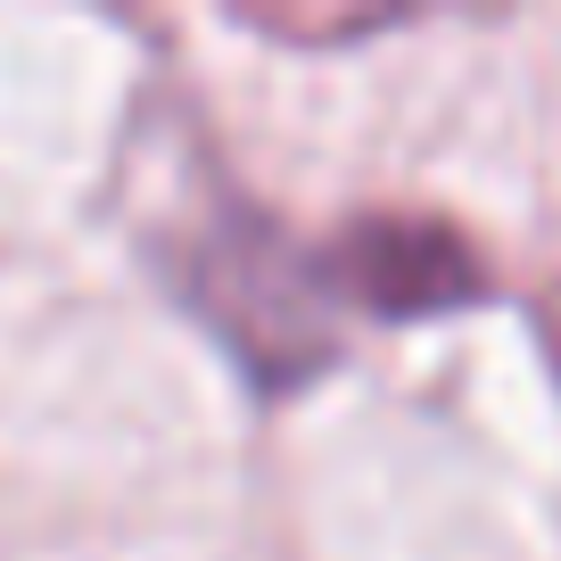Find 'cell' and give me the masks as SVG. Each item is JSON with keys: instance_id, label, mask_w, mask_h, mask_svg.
I'll list each match as a JSON object with an SVG mask.
<instances>
[{"instance_id": "cell-1", "label": "cell", "mask_w": 561, "mask_h": 561, "mask_svg": "<svg viewBox=\"0 0 561 561\" xmlns=\"http://www.w3.org/2000/svg\"><path fill=\"white\" fill-rule=\"evenodd\" d=\"M314 280L331 298L380 314V322L462 314V306L495 298L488 256H479L455 224H438V215H355V224L314 256Z\"/></svg>"}]
</instances>
